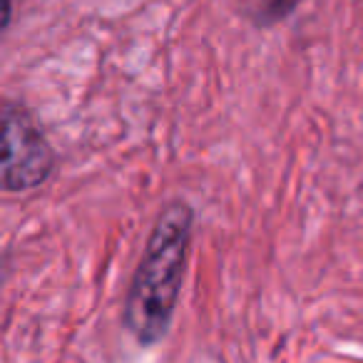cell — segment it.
<instances>
[{
    "instance_id": "6da1fadb",
    "label": "cell",
    "mask_w": 363,
    "mask_h": 363,
    "mask_svg": "<svg viewBox=\"0 0 363 363\" xmlns=\"http://www.w3.org/2000/svg\"><path fill=\"white\" fill-rule=\"evenodd\" d=\"M192 227V207L184 202H172L162 209L147 239L125 306L127 328L145 346L160 341L174 316Z\"/></svg>"
},
{
    "instance_id": "7a4b0ae2",
    "label": "cell",
    "mask_w": 363,
    "mask_h": 363,
    "mask_svg": "<svg viewBox=\"0 0 363 363\" xmlns=\"http://www.w3.org/2000/svg\"><path fill=\"white\" fill-rule=\"evenodd\" d=\"M55 155L40 127L21 107L0 112V192H26L50 177Z\"/></svg>"
},
{
    "instance_id": "3957f363",
    "label": "cell",
    "mask_w": 363,
    "mask_h": 363,
    "mask_svg": "<svg viewBox=\"0 0 363 363\" xmlns=\"http://www.w3.org/2000/svg\"><path fill=\"white\" fill-rule=\"evenodd\" d=\"M298 0H237V6L242 8L244 16H249L259 26H269V23L281 21L284 16L296 8Z\"/></svg>"
},
{
    "instance_id": "277c9868",
    "label": "cell",
    "mask_w": 363,
    "mask_h": 363,
    "mask_svg": "<svg viewBox=\"0 0 363 363\" xmlns=\"http://www.w3.org/2000/svg\"><path fill=\"white\" fill-rule=\"evenodd\" d=\"M11 16H13V0H0V35L6 33Z\"/></svg>"
}]
</instances>
